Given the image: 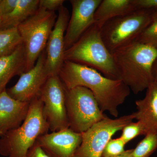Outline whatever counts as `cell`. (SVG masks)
<instances>
[{"label": "cell", "mask_w": 157, "mask_h": 157, "mask_svg": "<svg viewBox=\"0 0 157 157\" xmlns=\"http://www.w3.org/2000/svg\"><path fill=\"white\" fill-rule=\"evenodd\" d=\"M152 10L137 9L109 20L101 28L104 44L112 53L137 41L151 21Z\"/></svg>", "instance_id": "obj_5"}, {"label": "cell", "mask_w": 157, "mask_h": 157, "mask_svg": "<svg viewBox=\"0 0 157 157\" xmlns=\"http://www.w3.org/2000/svg\"><path fill=\"white\" fill-rule=\"evenodd\" d=\"M19 1V0H1L0 2V13L2 17L8 15L14 11Z\"/></svg>", "instance_id": "obj_25"}, {"label": "cell", "mask_w": 157, "mask_h": 157, "mask_svg": "<svg viewBox=\"0 0 157 157\" xmlns=\"http://www.w3.org/2000/svg\"><path fill=\"white\" fill-rule=\"evenodd\" d=\"M22 44L17 28L0 30V57L7 56Z\"/></svg>", "instance_id": "obj_19"}, {"label": "cell", "mask_w": 157, "mask_h": 157, "mask_svg": "<svg viewBox=\"0 0 157 157\" xmlns=\"http://www.w3.org/2000/svg\"><path fill=\"white\" fill-rule=\"evenodd\" d=\"M137 111L134 119L142 126L144 135L157 134V83L152 82L146 89L145 97L135 101Z\"/></svg>", "instance_id": "obj_15"}, {"label": "cell", "mask_w": 157, "mask_h": 157, "mask_svg": "<svg viewBox=\"0 0 157 157\" xmlns=\"http://www.w3.org/2000/svg\"><path fill=\"white\" fill-rule=\"evenodd\" d=\"M121 137L126 144L138 135H144L143 128L139 122L128 124L123 129Z\"/></svg>", "instance_id": "obj_23"}, {"label": "cell", "mask_w": 157, "mask_h": 157, "mask_svg": "<svg viewBox=\"0 0 157 157\" xmlns=\"http://www.w3.org/2000/svg\"><path fill=\"white\" fill-rule=\"evenodd\" d=\"M101 29L95 23L88 29L75 44L65 50L64 60L93 68L107 78L120 79L112 53L102 39Z\"/></svg>", "instance_id": "obj_3"}, {"label": "cell", "mask_w": 157, "mask_h": 157, "mask_svg": "<svg viewBox=\"0 0 157 157\" xmlns=\"http://www.w3.org/2000/svg\"><path fill=\"white\" fill-rule=\"evenodd\" d=\"M64 2L63 0H40L39 7L47 11L55 12L63 6Z\"/></svg>", "instance_id": "obj_24"}, {"label": "cell", "mask_w": 157, "mask_h": 157, "mask_svg": "<svg viewBox=\"0 0 157 157\" xmlns=\"http://www.w3.org/2000/svg\"><path fill=\"white\" fill-rule=\"evenodd\" d=\"M29 104L11 98L6 90L0 94V137L22 124L27 115Z\"/></svg>", "instance_id": "obj_14"}, {"label": "cell", "mask_w": 157, "mask_h": 157, "mask_svg": "<svg viewBox=\"0 0 157 157\" xmlns=\"http://www.w3.org/2000/svg\"><path fill=\"white\" fill-rule=\"evenodd\" d=\"M137 9H157V0H134Z\"/></svg>", "instance_id": "obj_26"}, {"label": "cell", "mask_w": 157, "mask_h": 157, "mask_svg": "<svg viewBox=\"0 0 157 157\" xmlns=\"http://www.w3.org/2000/svg\"><path fill=\"white\" fill-rule=\"evenodd\" d=\"M66 90V107L69 128L73 132L82 134L107 117L88 89L77 86Z\"/></svg>", "instance_id": "obj_7"}, {"label": "cell", "mask_w": 157, "mask_h": 157, "mask_svg": "<svg viewBox=\"0 0 157 157\" xmlns=\"http://www.w3.org/2000/svg\"><path fill=\"white\" fill-rule=\"evenodd\" d=\"M49 76L46 69L45 49L33 67L21 74L17 83L6 89V92L15 100L30 103L39 97L42 87Z\"/></svg>", "instance_id": "obj_10"}, {"label": "cell", "mask_w": 157, "mask_h": 157, "mask_svg": "<svg viewBox=\"0 0 157 157\" xmlns=\"http://www.w3.org/2000/svg\"><path fill=\"white\" fill-rule=\"evenodd\" d=\"M157 148V134H147L133 149L132 157H150Z\"/></svg>", "instance_id": "obj_21"}, {"label": "cell", "mask_w": 157, "mask_h": 157, "mask_svg": "<svg viewBox=\"0 0 157 157\" xmlns=\"http://www.w3.org/2000/svg\"><path fill=\"white\" fill-rule=\"evenodd\" d=\"M102 0H71L72 14L65 35V50L95 23V12Z\"/></svg>", "instance_id": "obj_11"}, {"label": "cell", "mask_w": 157, "mask_h": 157, "mask_svg": "<svg viewBox=\"0 0 157 157\" xmlns=\"http://www.w3.org/2000/svg\"><path fill=\"white\" fill-rule=\"evenodd\" d=\"M82 135L70 128L41 135L36 141L49 157H76Z\"/></svg>", "instance_id": "obj_13"}, {"label": "cell", "mask_w": 157, "mask_h": 157, "mask_svg": "<svg viewBox=\"0 0 157 157\" xmlns=\"http://www.w3.org/2000/svg\"><path fill=\"white\" fill-rule=\"evenodd\" d=\"M43 103L38 97L30 102L27 115L17 128L0 139V155L6 157H26L41 135L49 131L43 115Z\"/></svg>", "instance_id": "obj_4"}, {"label": "cell", "mask_w": 157, "mask_h": 157, "mask_svg": "<svg viewBox=\"0 0 157 157\" xmlns=\"http://www.w3.org/2000/svg\"><path fill=\"white\" fill-rule=\"evenodd\" d=\"M58 76L66 90L77 86L92 92L103 113L117 118L118 108L130 94L131 90L121 79L107 78L97 70L85 65L65 60Z\"/></svg>", "instance_id": "obj_1"}, {"label": "cell", "mask_w": 157, "mask_h": 157, "mask_svg": "<svg viewBox=\"0 0 157 157\" xmlns=\"http://www.w3.org/2000/svg\"><path fill=\"white\" fill-rule=\"evenodd\" d=\"M26 157H49L36 142L28 152Z\"/></svg>", "instance_id": "obj_27"}, {"label": "cell", "mask_w": 157, "mask_h": 157, "mask_svg": "<svg viewBox=\"0 0 157 157\" xmlns=\"http://www.w3.org/2000/svg\"><path fill=\"white\" fill-rule=\"evenodd\" d=\"M1 0H0V2H1Z\"/></svg>", "instance_id": "obj_31"}, {"label": "cell", "mask_w": 157, "mask_h": 157, "mask_svg": "<svg viewBox=\"0 0 157 157\" xmlns=\"http://www.w3.org/2000/svg\"><path fill=\"white\" fill-rule=\"evenodd\" d=\"M136 10L134 0H102L95 12V24L101 28L109 20Z\"/></svg>", "instance_id": "obj_17"}, {"label": "cell", "mask_w": 157, "mask_h": 157, "mask_svg": "<svg viewBox=\"0 0 157 157\" xmlns=\"http://www.w3.org/2000/svg\"><path fill=\"white\" fill-rule=\"evenodd\" d=\"M152 73L155 82L157 83V57L154 62L152 67Z\"/></svg>", "instance_id": "obj_28"}, {"label": "cell", "mask_w": 157, "mask_h": 157, "mask_svg": "<svg viewBox=\"0 0 157 157\" xmlns=\"http://www.w3.org/2000/svg\"><path fill=\"white\" fill-rule=\"evenodd\" d=\"M151 21L137 38V42L157 49V9L152 10Z\"/></svg>", "instance_id": "obj_20"}, {"label": "cell", "mask_w": 157, "mask_h": 157, "mask_svg": "<svg viewBox=\"0 0 157 157\" xmlns=\"http://www.w3.org/2000/svg\"><path fill=\"white\" fill-rule=\"evenodd\" d=\"M2 14L0 13V25H1V23H2Z\"/></svg>", "instance_id": "obj_30"}, {"label": "cell", "mask_w": 157, "mask_h": 157, "mask_svg": "<svg viewBox=\"0 0 157 157\" xmlns=\"http://www.w3.org/2000/svg\"><path fill=\"white\" fill-rule=\"evenodd\" d=\"M125 144L121 137L110 139L103 151L102 157H113L121 154L125 151Z\"/></svg>", "instance_id": "obj_22"}, {"label": "cell", "mask_w": 157, "mask_h": 157, "mask_svg": "<svg viewBox=\"0 0 157 157\" xmlns=\"http://www.w3.org/2000/svg\"><path fill=\"white\" fill-rule=\"evenodd\" d=\"M133 113L115 119L107 117L83 132L76 157H102L105 146L112 136L133 122Z\"/></svg>", "instance_id": "obj_8"}, {"label": "cell", "mask_w": 157, "mask_h": 157, "mask_svg": "<svg viewBox=\"0 0 157 157\" xmlns=\"http://www.w3.org/2000/svg\"><path fill=\"white\" fill-rule=\"evenodd\" d=\"M66 89L58 75L49 76L39 98L43 103V115L51 132L69 128L66 107Z\"/></svg>", "instance_id": "obj_9"}, {"label": "cell", "mask_w": 157, "mask_h": 157, "mask_svg": "<svg viewBox=\"0 0 157 157\" xmlns=\"http://www.w3.org/2000/svg\"><path fill=\"white\" fill-rule=\"evenodd\" d=\"M70 18L67 9L62 6L45 47L46 69L49 76L58 75L64 61L65 33Z\"/></svg>", "instance_id": "obj_12"}, {"label": "cell", "mask_w": 157, "mask_h": 157, "mask_svg": "<svg viewBox=\"0 0 157 157\" xmlns=\"http://www.w3.org/2000/svg\"><path fill=\"white\" fill-rule=\"evenodd\" d=\"M120 79L135 94L146 90L154 82L152 67L157 49L135 41L112 53Z\"/></svg>", "instance_id": "obj_2"}, {"label": "cell", "mask_w": 157, "mask_h": 157, "mask_svg": "<svg viewBox=\"0 0 157 157\" xmlns=\"http://www.w3.org/2000/svg\"><path fill=\"white\" fill-rule=\"evenodd\" d=\"M57 16L54 11L39 7L36 12L17 27L26 57L25 72L33 67L45 49Z\"/></svg>", "instance_id": "obj_6"}, {"label": "cell", "mask_w": 157, "mask_h": 157, "mask_svg": "<svg viewBox=\"0 0 157 157\" xmlns=\"http://www.w3.org/2000/svg\"></svg>", "instance_id": "obj_32"}, {"label": "cell", "mask_w": 157, "mask_h": 157, "mask_svg": "<svg viewBox=\"0 0 157 157\" xmlns=\"http://www.w3.org/2000/svg\"><path fill=\"white\" fill-rule=\"evenodd\" d=\"M26 57L21 44L13 53L0 57V94L6 90V86L12 77L25 72Z\"/></svg>", "instance_id": "obj_16"}, {"label": "cell", "mask_w": 157, "mask_h": 157, "mask_svg": "<svg viewBox=\"0 0 157 157\" xmlns=\"http://www.w3.org/2000/svg\"><path fill=\"white\" fill-rule=\"evenodd\" d=\"M132 151H133V149L125 150L121 154L113 157H132Z\"/></svg>", "instance_id": "obj_29"}, {"label": "cell", "mask_w": 157, "mask_h": 157, "mask_svg": "<svg viewBox=\"0 0 157 157\" xmlns=\"http://www.w3.org/2000/svg\"><path fill=\"white\" fill-rule=\"evenodd\" d=\"M39 0H19L14 11L2 17L0 30L17 28L39 9Z\"/></svg>", "instance_id": "obj_18"}]
</instances>
